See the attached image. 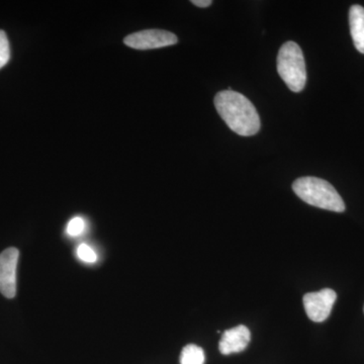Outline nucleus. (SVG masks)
I'll return each mask as SVG.
<instances>
[{"mask_svg": "<svg viewBox=\"0 0 364 364\" xmlns=\"http://www.w3.org/2000/svg\"><path fill=\"white\" fill-rule=\"evenodd\" d=\"M78 257L80 258L83 262L95 263L97 262V255L92 248L86 244H81L77 249Z\"/></svg>", "mask_w": 364, "mask_h": 364, "instance_id": "obj_12", "label": "nucleus"}, {"mask_svg": "<svg viewBox=\"0 0 364 364\" xmlns=\"http://www.w3.org/2000/svg\"><path fill=\"white\" fill-rule=\"evenodd\" d=\"M294 193L313 207L343 213L345 203L336 189L329 182L318 177H301L294 182Z\"/></svg>", "mask_w": 364, "mask_h": 364, "instance_id": "obj_2", "label": "nucleus"}, {"mask_svg": "<svg viewBox=\"0 0 364 364\" xmlns=\"http://www.w3.org/2000/svg\"><path fill=\"white\" fill-rule=\"evenodd\" d=\"M250 340L251 333L248 328L239 325L224 332L219 343V349L224 355L239 353L247 348Z\"/></svg>", "mask_w": 364, "mask_h": 364, "instance_id": "obj_7", "label": "nucleus"}, {"mask_svg": "<svg viewBox=\"0 0 364 364\" xmlns=\"http://www.w3.org/2000/svg\"><path fill=\"white\" fill-rule=\"evenodd\" d=\"M178 42L176 35L164 30H145L132 33L124 38L128 47L136 50L159 49L176 45Z\"/></svg>", "mask_w": 364, "mask_h": 364, "instance_id": "obj_4", "label": "nucleus"}, {"mask_svg": "<svg viewBox=\"0 0 364 364\" xmlns=\"http://www.w3.org/2000/svg\"><path fill=\"white\" fill-rule=\"evenodd\" d=\"M218 114L234 133L254 136L260 130V117L252 102L242 93L224 90L215 97Z\"/></svg>", "mask_w": 364, "mask_h": 364, "instance_id": "obj_1", "label": "nucleus"}, {"mask_svg": "<svg viewBox=\"0 0 364 364\" xmlns=\"http://www.w3.org/2000/svg\"><path fill=\"white\" fill-rule=\"evenodd\" d=\"M191 4H195L196 6L202 7V9H205V7H208L210 4H213L212 0H193Z\"/></svg>", "mask_w": 364, "mask_h": 364, "instance_id": "obj_13", "label": "nucleus"}, {"mask_svg": "<svg viewBox=\"0 0 364 364\" xmlns=\"http://www.w3.org/2000/svg\"><path fill=\"white\" fill-rule=\"evenodd\" d=\"M277 72L293 92H301L306 83L305 57L299 46L287 42L280 48L277 55Z\"/></svg>", "mask_w": 364, "mask_h": 364, "instance_id": "obj_3", "label": "nucleus"}, {"mask_svg": "<svg viewBox=\"0 0 364 364\" xmlns=\"http://www.w3.org/2000/svg\"><path fill=\"white\" fill-rule=\"evenodd\" d=\"M363 312H364V308H363Z\"/></svg>", "mask_w": 364, "mask_h": 364, "instance_id": "obj_14", "label": "nucleus"}, {"mask_svg": "<svg viewBox=\"0 0 364 364\" xmlns=\"http://www.w3.org/2000/svg\"><path fill=\"white\" fill-rule=\"evenodd\" d=\"M20 251L14 247L7 248L0 254V293L7 299L16 294V268Z\"/></svg>", "mask_w": 364, "mask_h": 364, "instance_id": "obj_6", "label": "nucleus"}, {"mask_svg": "<svg viewBox=\"0 0 364 364\" xmlns=\"http://www.w3.org/2000/svg\"><path fill=\"white\" fill-rule=\"evenodd\" d=\"M336 299L337 294L331 289L306 294L303 301L306 316L313 322H324L329 318Z\"/></svg>", "mask_w": 364, "mask_h": 364, "instance_id": "obj_5", "label": "nucleus"}, {"mask_svg": "<svg viewBox=\"0 0 364 364\" xmlns=\"http://www.w3.org/2000/svg\"><path fill=\"white\" fill-rule=\"evenodd\" d=\"M11 59V49L6 32L0 30V69L6 65Z\"/></svg>", "mask_w": 364, "mask_h": 364, "instance_id": "obj_10", "label": "nucleus"}, {"mask_svg": "<svg viewBox=\"0 0 364 364\" xmlns=\"http://www.w3.org/2000/svg\"><path fill=\"white\" fill-rule=\"evenodd\" d=\"M205 352L202 347L188 344L182 349L181 364H205Z\"/></svg>", "mask_w": 364, "mask_h": 364, "instance_id": "obj_9", "label": "nucleus"}, {"mask_svg": "<svg viewBox=\"0 0 364 364\" xmlns=\"http://www.w3.org/2000/svg\"><path fill=\"white\" fill-rule=\"evenodd\" d=\"M85 229V220L80 217H75L69 222L68 226H67V233L72 237H77L83 233Z\"/></svg>", "mask_w": 364, "mask_h": 364, "instance_id": "obj_11", "label": "nucleus"}, {"mask_svg": "<svg viewBox=\"0 0 364 364\" xmlns=\"http://www.w3.org/2000/svg\"><path fill=\"white\" fill-rule=\"evenodd\" d=\"M349 26L356 50L364 54V7L354 4L349 11Z\"/></svg>", "mask_w": 364, "mask_h": 364, "instance_id": "obj_8", "label": "nucleus"}]
</instances>
